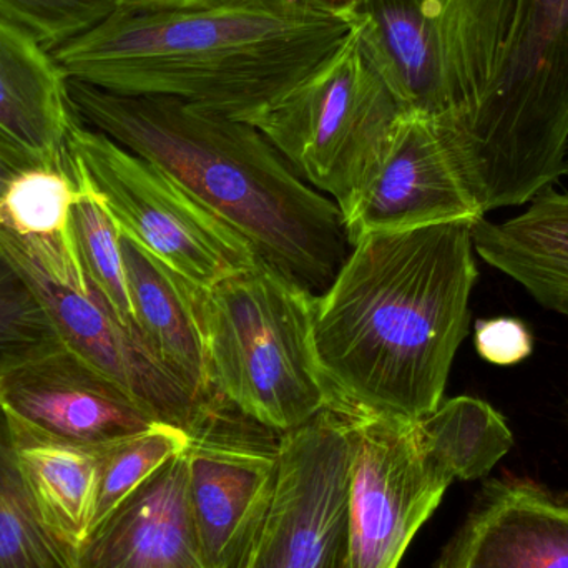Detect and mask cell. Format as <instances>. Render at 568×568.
Masks as SVG:
<instances>
[{
	"instance_id": "obj_2",
	"label": "cell",
	"mask_w": 568,
	"mask_h": 568,
	"mask_svg": "<svg viewBox=\"0 0 568 568\" xmlns=\"http://www.w3.org/2000/svg\"><path fill=\"white\" fill-rule=\"evenodd\" d=\"M353 17L294 0L202 9L116 10L50 50L67 80L129 97H166L252 122L333 55Z\"/></svg>"
},
{
	"instance_id": "obj_32",
	"label": "cell",
	"mask_w": 568,
	"mask_h": 568,
	"mask_svg": "<svg viewBox=\"0 0 568 568\" xmlns=\"http://www.w3.org/2000/svg\"><path fill=\"white\" fill-rule=\"evenodd\" d=\"M23 169H29V166L20 162L16 156L7 153L6 150L0 149V195H2L7 183H9L17 173L22 172Z\"/></svg>"
},
{
	"instance_id": "obj_4",
	"label": "cell",
	"mask_w": 568,
	"mask_h": 568,
	"mask_svg": "<svg viewBox=\"0 0 568 568\" xmlns=\"http://www.w3.org/2000/svg\"><path fill=\"white\" fill-rule=\"evenodd\" d=\"M316 294L258 258L203 287L210 386L256 423L287 433L337 406L314 347Z\"/></svg>"
},
{
	"instance_id": "obj_1",
	"label": "cell",
	"mask_w": 568,
	"mask_h": 568,
	"mask_svg": "<svg viewBox=\"0 0 568 568\" xmlns=\"http://www.w3.org/2000/svg\"><path fill=\"white\" fill-rule=\"evenodd\" d=\"M473 225L357 240L314 301L317 363L336 407L419 420L444 400L479 280Z\"/></svg>"
},
{
	"instance_id": "obj_25",
	"label": "cell",
	"mask_w": 568,
	"mask_h": 568,
	"mask_svg": "<svg viewBox=\"0 0 568 568\" xmlns=\"http://www.w3.org/2000/svg\"><path fill=\"white\" fill-rule=\"evenodd\" d=\"M473 240L476 255L487 265L520 284L537 304L568 320V258L524 248L486 219L474 223Z\"/></svg>"
},
{
	"instance_id": "obj_21",
	"label": "cell",
	"mask_w": 568,
	"mask_h": 568,
	"mask_svg": "<svg viewBox=\"0 0 568 568\" xmlns=\"http://www.w3.org/2000/svg\"><path fill=\"white\" fill-rule=\"evenodd\" d=\"M417 427L427 454L454 480L486 477L514 446L503 414L477 397L443 400Z\"/></svg>"
},
{
	"instance_id": "obj_26",
	"label": "cell",
	"mask_w": 568,
	"mask_h": 568,
	"mask_svg": "<svg viewBox=\"0 0 568 568\" xmlns=\"http://www.w3.org/2000/svg\"><path fill=\"white\" fill-rule=\"evenodd\" d=\"M59 344L32 287L0 250V373Z\"/></svg>"
},
{
	"instance_id": "obj_8",
	"label": "cell",
	"mask_w": 568,
	"mask_h": 568,
	"mask_svg": "<svg viewBox=\"0 0 568 568\" xmlns=\"http://www.w3.org/2000/svg\"><path fill=\"white\" fill-rule=\"evenodd\" d=\"M63 170L102 203L123 235L196 286L212 287L258 262L242 235L162 170L77 116Z\"/></svg>"
},
{
	"instance_id": "obj_7",
	"label": "cell",
	"mask_w": 568,
	"mask_h": 568,
	"mask_svg": "<svg viewBox=\"0 0 568 568\" xmlns=\"http://www.w3.org/2000/svg\"><path fill=\"white\" fill-rule=\"evenodd\" d=\"M403 113L353 29L333 55L250 123L307 185L343 209L376 169Z\"/></svg>"
},
{
	"instance_id": "obj_16",
	"label": "cell",
	"mask_w": 568,
	"mask_h": 568,
	"mask_svg": "<svg viewBox=\"0 0 568 568\" xmlns=\"http://www.w3.org/2000/svg\"><path fill=\"white\" fill-rule=\"evenodd\" d=\"M79 568H210L190 514L185 450L90 530Z\"/></svg>"
},
{
	"instance_id": "obj_17",
	"label": "cell",
	"mask_w": 568,
	"mask_h": 568,
	"mask_svg": "<svg viewBox=\"0 0 568 568\" xmlns=\"http://www.w3.org/2000/svg\"><path fill=\"white\" fill-rule=\"evenodd\" d=\"M73 120L69 80L52 52L0 16V149L27 166L63 169Z\"/></svg>"
},
{
	"instance_id": "obj_13",
	"label": "cell",
	"mask_w": 568,
	"mask_h": 568,
	"mask_svg": "<svg viewBox=\"0 0 568 568\" xmlns=\"http://www.w3.org/2000/svg\"><path fill=\"white\" fill-rule=\"evenodd\" d=\"M339 212L351 246L376 233L486 219L460 172L446 120L409 112L399 116L376 169Z\"/></svg>"
},
{
	"instance_id": "obj_20",
	"label": "cell",
	"mask_w": 568,
	"mask_h": 568,
	"mask_svg": "<svg viewBox=\"0 0 568 568\" xmlns=\"http://www.w3.org/2000/svg\"><path fill=\"white\" fill-rule=\"evenodd\" d=\"M0 568H79V550L47 524L0 407Z\"/></svg>"
},
{
	"instance_id": "obj_23",
	"label": "cell",
	"mask_w": 568,
	"mask_h": 568,
	"mask_svg": "<svg viewBox=\"0 0 568 568\" xmlns=\"http://www.w3.org/2000/svg\"><path fill=\"white\" fill-rule=\"evenodd\" d=\"M70 230L90 282L109 301L122 323L139 333L123 265L122 233L102 203L87 190H82L72 205Z\"/></svg>"
},
{
	"instance_id": "obj_5",
	"label": "cell",
	"mask_w": 568,
	"mask_h": 568,
	"mask_svg": "<svg viewBox=\"0 0 568 568\" xmlns=\"http://www.w3.org/2000/svg\"><path fill=\"white\" fill-rule=\"evenodd\" d=\"M457 129L460 172L483 212L527 205L564 176L568 145V0H519L496 93Z\"/></svg>"
},
{
	"instance_id": "obj_6",
	"label": "cell",
	"mask_w": 568,
	"mask_h": 568,
	"mask_svg": "<svg viewBox=\"0 0 568 568\" xmlns=\"http://www.w3.org/2000/svg\"><path fill=\"white\" fill-rule=\"evenodd\" d=\"M519 0H361L354 29L404 112L467 129L509 62Z\"/></svg>"
},
{
	"instance_id": "obj_22",
	"label": "cell",
	"mask_w": 568,
	"mask_h": 568,
	"mask_svg": "<svg viewBox=\"0 0 568 568\" xmlns=\"http://www.w3.org/2000/svg\"><path fill=\"white\" fill-rule=\"evenodd\" d=\"M186 446V430L172 424L156 423L143 433L93 447L99 480L92 529L109 517L126 497L132 496L156 470L182 454Z\"/></svg>"
},
{
	"instance_id": "obj_33",
	"label": "cell",
	"mask_w": 568,
	"mask_h": 568,
	"mask_svg": "<svg viewBox=\"0 0 568 568\" xmlns=\"http://www.w3.org/2000/svg\"><path fill=\"white\" fill-rule=\"evenodd\" d=\"M564 176H568V145L566 152V162H564Z\"/></svg>"
},
{
	"instance_id": "obj_19",
	"label": "cell",
	"mask_w": 568,
	"mask_h": 568,
	"mask_svg": "<svg viewBox=\"0 0 568 568\" xmlns=\"http://www.w3.org/2000/svg\"><path fill=\"white\" fill-rule=\"evenodd\" d=\"M12 424V423H10ZM20 463L50 529L79 550L92 529L99 467L93 447L13 426Z\"/></svg>"
},
{
	"instance_id": "obj_10",
	"label": "cell",
	"mask_w": 568,
	"mask_h": 568,
	"mask_svg": "<svg viewBox=\"0 0 568 568\" xmlns=\"http://www.w3.org/2000/svg\"><path fill=\"white\" fill-rule=\"evenodd\" d=\"M189 506L210 568H243L275 494L282 433L213 393L189 430Z\"/></svg>"
},
{
	"instance_id": "obj_24",
	"label": "cell",
	"mask_w": 568,
	"mask_h": 568,
	"mask_svg": "<svg viewBox=\"0 0 568 568\" xmlns=\"http://www.w3.org/2000/svg\"><path fill=\"white\" fill-rule=\"evenodd\" d=\"M82 190L63 169L29 166L0 195V229L19 236H53L70 226Z\"/></svg>"
},
{
	"instance_id": "obj_11",
	"label": "cell",
	"mask_w": 568,
	"mask_h": 568,
	"mask_svg": "<svg viewBox=\"0 0 568 568\" xmlns=\"http://www.w3.org/2000/svg\"><path fill=\"white\" fill-rule=\"evenodd\" d=\"M341 409L351 423L344 568H397L454 479L417 420Z\"/></svg>"
},
{
	"instance_id": "obj_14",
	"label": "cell",
	"mask_w": 568,
	"mask_h": 568,
	"mask_svg": "<svg viewBox=\"0 0 568 568\" xmlns=\"http://www.w3.org/2000/svg\"><path fill=\"white\" fill-rule=\"evenodd\" d=\"M0 407L19 429L85 447L103 446L159 423L115 381L63 343L0 373Z\"/></svg>"
},
{
	"instance_id": "obj_9",
	"label": "cell",
	"mask_w": 568,
	"mask_h": 568,
	"mask_svg": "<svg viewBox=\"0 0 568 568\" xmlns=\"http://www.w3.org/2000/svg\"><path fill=\"white\" fill-rule=\"evenodd\" d=\"M0 250L32 287L60 341L115 381L159 423L189 430L205 400L193 397L116 316L80 263L72 230L19 236L0 229Z\"/></svg>"
},
{
	"instance_id": "obj_12",
	"label": "cell",
	"mask_w": 568,
	"mask_h": 568,
	"mask_svg": "<svg viewBox=\"0 0 568 568\" xmlns=\"http://www.w3.org/2000/svg\"><path fill=\"white\" fill-rule=\"evenodd\" d=\"M349 460L341 407L282 434L272 507L243 568H344Z\"/></svg>"
},
{
	"instance_id": "obj_28",
	"label": "cell",
	"mask_w": 568,
	"mask_h": 568,
	"mask_svg": "<svg viewBox=\"0 0 568 568\" xmlns=\"http://www.w3.org/2000/svg\"><path fill=\"white\" fill-rule=\"evenodd\" d=\"M527 205L519 215L496 223L500 235L524 248L568 258V193L550 186Z\"/></svg>"
},
{
	"instance_id": "obj_15",
	"label": "cell",
	"mask_w": 568,
	"mask_h": 568,
	"mask_svg": "<svg viewBox=\"0 0 568 568\" xmlns=\"http://www.w3.org/2000/svg\"><path fill=\"white\" fill-rule=\"evenodd\" d=\"M436 568H568V494L489 480Z\"/></svg>"
},
{
	"instance_id": "obj_29",
	"label": "cell",
	"mask_w": 568,
	"mask_h": 568,
	"mask_svg": "<svg viewBox=\"0 0 568 568\" xmlns=\"http://www.w3.org/2000/svg\"><path fill=\"white\" fill-rule=\"evenodd\" d=\"M474 347L486 363L497 367H513L532 356L534 334L519 317H489L477 321Z\"/></svg>"
},
{
	"instance_id": "obj_30",
	"label": "cell",
	"mask_w": 568,
	"mask_h": 568,
	"mask_svg": "<svg viewBox=\"0 0 568 568\" xmlns=\"http://www.w3.org/2000/svg\"><path fill=\"white\" fill-rule=\"evenodd\" d=\"M116 10L125 12H155V10L202 9L220 6L229 0H112Z\"/></svg>"
},
{
	"instance_id": "obj_31",
	"label": "cell",
	"mask_w": 568,
	"mask_h": 568,
	"mask_svg": "<svg viewBox=\"0 0 568 568\" xmlns=\"http://www.w3.org/2000/svg\"><path fill=\"white\" fill-rule=\"evenodd\" d=\"M294 2L303 3V6L321 10V12L334 13V16L353 17L361 0H294Z\"/></svg>"
},
{
	"instance_id": "obj_18",
	"label": "cell",
	"mask_w": 568,
	"mask_h": 568,
	"mask_svg": "<svg viewBox=\"0 0 568 568\" xmlns=\"http://www.w3.org/2000/svg\"><path fill=\"white\" fill-rule=\"evenodd\" d=\"M120 245L143 344L193 397L209 399L213 390L203 331V287L173 272L123 233Z\"/></svg>"
},
{
	"instance_id": "obj_27",
	"label": "cell",
	"mask_w": 568,
	"mask_h": 568,
	"mask_svg": "<svg viewBox=\"0 0 568 568\" xmlns=\"http://www.w3.org/2000/svg\"><path fill=\"white\" fill-rule=\"evenodd\" d=\"M116 12L112 0H0V16L37 37L49 50Z\"/></svg>"
},
{
	"instance_id": "obj_3",
	"label": "cell",
	"mask_w": 568,
	"mask_h": 568,
	"mask_svg": "<svg viewBox=\"0 0 568 568\" xmlns=\"http://www.w3.org/2000/svg\"><path fill=\"white\" fill-rule=\"evenodd\" d=\"M73 115L162 170L260 260L321 294L351 245L334 200L307 185L252 123L166 97L69 80Z\"/></svg>"
}]
</instances>
